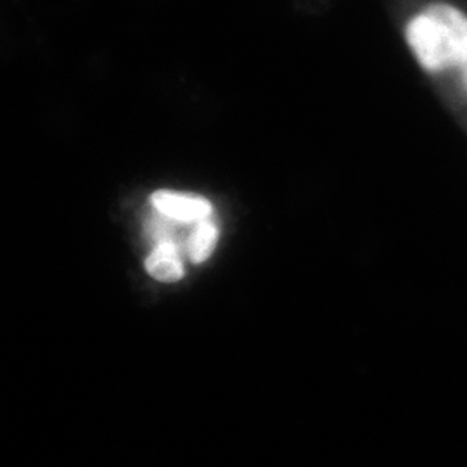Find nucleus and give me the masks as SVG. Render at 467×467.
<instances>
[{
    "label": "nucleus",
    "instance_id": "obj_3",
    "mask_svg": "<svg viewBox=\"0 0 467 467\" xmlns=\"http://www.w3.org/2000/svg\"><path fill=\"white\" fill-rule=\"evenodd\" d=\"M146 270L150 277L161 283H177L184 277V264L179 246L171 239L158 241L154 250L146 258Z\"/></svg>",
    "mask_w": 467,
    "mask_h": 467
},
{
    "label": "nucleus",
    "instance_id": "obj_4",
    "mask_svg": "<svg viewBox=\"0 0 467 467\" xmlns=\"http://www.w3.org/2000/svg\"><path fill=\"white\" fill-rule=\"evenodd\" d=\"M218 241V227L210 220H204L194 225V231L187 241V253L192 264L206 262L215 250Z\"/></svg>",
    "mask_w": 467,
    "mask_h": 467
},
{
    "label": "nucleus",
    "instance_id": "obj_2",
    "mask_svg": "<svg viewBox=\"0 0 467 467\" xmlns=\"http://www.w3.org/2000/svg\"><path fill=\"white\" fill-rule=\"evenodd\" d=\"M150 204L160 215L179 223H200L213 215V206L210 201L173 191H156L150 196Z\"/></svg>",
    "mask_w": 467,
    "mask_h": 467
},
{
    "label": "nucleus",
    "instance_id": "obj_1",
    "mask_svg": "<svg viewBox=\"0 0 467 467\" xmlns=\"http://www.w3.org/2000/svg\"><path fill=\"white\" fill-rule=\"evenodd\" d=\"M405 40L426 73L457 69L467 87L466 13L445 2L430 4L407 23Z\"/></svg>",
    "mask_w": 467,
    "mask_h": 467
}]
</instances>
